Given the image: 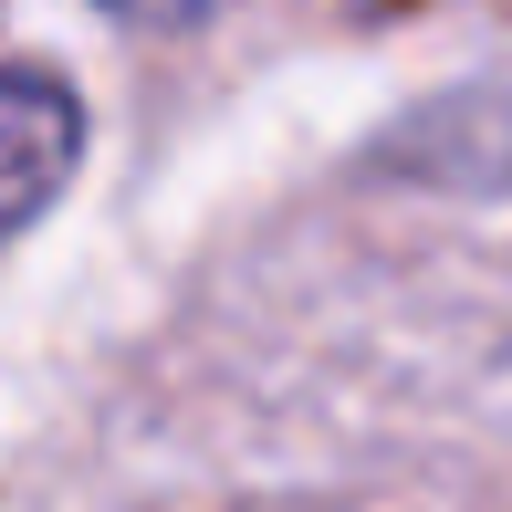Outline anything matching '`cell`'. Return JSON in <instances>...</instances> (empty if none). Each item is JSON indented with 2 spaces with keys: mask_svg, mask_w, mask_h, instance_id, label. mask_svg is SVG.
Wrapping results in <instances>:
<instances>
[{
  "mask_svg": "<svg viewBox=\"0 0 512 512\" xmlns=\"http://www.w3.org/2000/svg\"><path fill=\"white\" fill-rule=\"evenodd\" d=\"M74 157H84L74 84L42 74V63H0V241L53 209V189L74 178Z\"/></svg>",
  "mask_w": 512,
  "mask_h": 512,
  "instance_id": "obj_1",
  "label": "cell"
},
{
  "mask_svg": "<svg viewBox=\"0 0 512 512\" xmlns=\"http://www.w3.org/2000/svg\"><path fill=\"white\" fill-rule=\"evenodd\" d=\"M105 11H126V21H209L220 0H105Z\"/></svg>",
  "mask_w": 512,
  "mask_h": 512,
  "instance_id": "obj_2",
  "label": "cell"
}]
</instances>
